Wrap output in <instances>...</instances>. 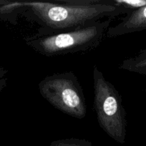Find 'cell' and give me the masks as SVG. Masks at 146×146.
<instances>
[{"mask_svg":"<svg viewBox=\"0 0 146 146\" xmlns=\"http://www.w3.org/2000/svg\"><path fill=\"white\" fill-rule=\"evenodd\" d=\"M7 73H8V71L7 69L4 68H0V93L7 86Z\"/></svg>","mask_w":146,"mask_h":146,"instance_id":"8","label":"cell"},{"mask_svg":"<svg viewBox=\"0 0 146 146\" xmlns=\"http://www.w3.org/2000/svg\"><path fill=\"white\" fill-rule=\"evenodd\" d=\"M111 19L84 24L74 29L49 35L26 37L29 47L47 57L84 53L97 48L107 35Z\"/></svg>","mask_w":146,"mask_h":146,"instance_id":"2","label":"cell"},{"mask_svg":"<svg viewBox=\"0 0 146 146\" xmlns=\"http://www.w3.org/2000/svg\"><path fill=\"white\" fill-rule=\"evenodd\" d=\"M120 68L146 76V48L137 55L125 59L120 65Z\"/></svg>","mask_w":146,"mask_h":146,"instance_id":"6","label":"cell"},{"mask_svg":"<svg viewBox=\"0 0 146 146\" xmlns=\"http://www.w3.org/2000/svg\"><path fill=\"white\" fill-rule=\"evenodd\" d=\"M146 29V6L128 13L117 25L110 27L107 36H120Z\"/></svg>","mask_w":146,"mask_h":146,"instance_id":"5","label":"cell"},{"mask_svg":"<svg viewBox=\"0 0 146 146\" xmlns=\"http://www.w3.org/2000/svg\"><path fill=\"white\" fill-rule=\"evenodd\" d=\"M94 108L100 128L109 137L124 144L127 134L126 112L122 98L97 65L93 67Z\"/></svg>","mask_w":146,"mask_h":146,"instance_id":"3","label":"cell"},{"mask_svg":"<svg viewBox=\"0 0 146 146\" xmlns=\"http://www.w3.org/2000/svg\"><path fill=\"white\" fill-rule=\"evenodd\" d=\"M50 146H94L91 142L85 139L70 138L56 140L50 143Z\"/></svg>","mask_w":146,"mask_h":146,"instance_id":"7","label":"cell"},{"mask_svg":"<svg viewBox=\"0 0 146 146\" xmlns=\"http://www.w3.org/2000/svg\"><path fill=\"white\" fill-rule=\"evenodd\" d=\"M109 5L106 0H57L54 1H11L0 6V19L16 24L19 14L40 26L39 35L74 29L84 24L127 14Z\"/></svg>","mask_w":146,"mask_h":146,"instance_id":"1","label":"cell"},{"mask_svg":"<svg viewBox=\"0 0 146 146\" xmlns=\"http://www.w3.org/2000/svg\"><path fill=\"white\" fill-rule=\"evenodd\" d=\"M38 88L42 96L61 112L80 120L86 116L83 89L72 71L47 76L39 83Z\"/></svg>","mask_w":146,"mask_h":146,"instance_id":"4","label":"cell"}]
</instances>
